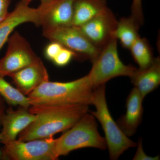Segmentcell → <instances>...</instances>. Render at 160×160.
<instances>
[{
  "mask_svg": "<svg viewBox=\"0 0 160 160\" xmlns=\"http://www.w3.org/2000/svg\"><path fill=\"white\" fill-rule=\"evenodd\" d=\"M143 100L140 92L135 88L127 97L126 113L121 116L117 122L127 136L133 135L142 122L144 110Z\"/></svg>",
  "mask_w": 160,
  "mask_h": 160,
  "instance_id": "5bb4252c",
  "label": "cell"
},
{
  "mask_svg": "<svg viewBox=\"0 0 160 160\" xmlns=\"http://www.w3.org/2000/svg\"><path fill=\"white\" fill-rule=\"evenodd\" d=\"M118 22L114 13L106 7L89 22L77 27L94 47L101 50L113 38Z\"/></svg>",
  "mask_w": 160,
  "mask_h": 160,
  "instance_id": "9c48e42d",
  "label": "cell"
},
{
  "mask_svg": "<svg viewBox=\"0 0 160 160\" xmlns=\"http://www.w3.org/2000/svg\"><path fill=\"white\" fill-rule=\"evenodd\" d=\"M132 17L142 26L144 23L142 0H132L131 6Z\"/></svg>",
  "mask_w": 160,
  "mask_h": 160,
  "instance_id": "7402d4cb",
  "label": "cell"
},
{
  "mask_svg": "<svg viewBox=\"0 0 160 160\" xmlns=\"http://www.w3.org/2000/svg\"><path fill=\"white\" fill-rule=\"evenodd\" d=\"M34 121L21 132L18 139L47 138L68 130L89 112V106H32Z\"/></svg>",
  "mask_w": 160,
  "mask_h": 160,
  "instance_id": "6da1fadb",
  "label": "cell"
},
{
  "mask_svg": "<svg viewBox=\"0 0 160 160\" xmlns=\"http://www.w3.org/2000/svg\"><path fill=\"white\" fill-rule=\"evenodd\" d=\"M94 88L88 75L71 82L43 83L27 96L30 106L92 105Z\"/></svg>",
  "mask_w": 160,
  "mask_h": 160,
  "instance_id": "7a4b0ae2",
  "label": "cell"
},
{
  "mask_svg": "<svg viewBox=\"0 0 160 160\" xmlns=\"http://www.w3.org/2000/svg\"><path fill=\"white\" fill-rule=\"evenodd\" d=\"M75 0H41L43 29L72 26Z\"/></svg>",
  "mask_w": 160,
  "mask_h": 160,
  "instance_id": "8fae6325",
  "label": "cell"
},
{
  "mask_svg": "<svg viewBox=\"0 0 160 160\" xmlns=\"http://www.w3.org/2000/svg\"><path fill=\"white\" fill-rule=\"evenodd\" d=\"M42 12L43 7L41 4L37 8H33L22 0L18 3L14 10L9 12L0 22V51L17 26L27 22L41 26Z\"/></svg>",
  "mask_w": 160,
  "mask_h": 160,
  "instance_id": "30bf717a",
  "label": "cell"
},
{
  "mask_svg": "<svg viewBox=\"0 0 160 160\" xmlns=\"http://www.w3.org/2000/svg\"><path fill=\"white\" fill-rule=\"evenodd\" d=\"M107 6L106 0H75L72 26L79 27L97 15Z\"/></svg>",
  "mask_w": 160,
  "mask_h": 160,
  "instance_id": "2e32d148",
  "label": "cell"
},
{
  "mask_svg": "<svg viewBox=\"0 0 160 160\" xmlns=\"http://www.w3.org/2000/svg\"><path fill=\"white\" fill-rule=\"evenodd\" d=\"M64 47L58 42L51 41L44 49V56L46 58L52 62Z\"/></svg>",
  "mask_w": 160,
  "mask_h": 160,
  "instance_id": "44dd1931",
  "label": "cell"
},
{
  "mask_svg": "<svg viewBox=\"0 0 160 160\" xmlns=\"http://www.w3.org/2000/svg\"><path fill=\"white\" fill-rule=\"evenodd\" d=\"M92 63V67L87 75L94 89L106 85L109 80L118 77L130 78L138 69L132 65H125L121 61L118 52V40L114 38L101 50Z\"/></svg>",
  "mask_w": 160,
  "mask_h": 160,
  "instance_id": "5b68a950",
  "label": "cell"
},
{
  "mask_svg": "<svg viewBox=\"0 0 160 160\" xmlns=\"http://www.w3.org/2000/svg\"><path fill=\"white\" fill-rule=\"evenodd\" d=\"M134 88L143 99L157 89L160 84V58H155L151 65L144 69H138L130 78Z\"/></svg>",
  "mask_w": 160,
  "mask_h": 160,
  "instance_id": "9a60e30c",
  "label": "cell"
},
{
  "mask_svg": "<svg viewBox=\"0 0 160 160\" xmlns=\"http://www.w3.org/2000/svg\"><path fill=\"white\" fill-rule=\"evenodd\" d=\"M86 148H107L105 138L100 135L95 118L88 112L74 126L56 138L55 155L59 158L72 151Z\"/></svg>",
  "mask_w": 160,
  "mask_h": 160,
  "instance_id": "3957f363",
  "label": "cell"
},
{
  "mask_svg": "<svg viewBox=\"0 0 160 160\" xmlns=\"http://www.w3.org/2000/svg\"><path fill=\"white\" fill-rule=\"evenodd\" d=\"M0 75V96L6 102L11 106H19L29 108L30 107L28 97L24 95L16 87L7 82Z\"/></svg>",
  "mask_w": 160,
  "mask_h": 160,
  "instance_id": "d6986e66",
  "label": "cell"
},
{
  "mask_svg": "<svg viewBox=\"0 0 160 160\" xmlns=\"http://www.w3.org/2000/svg\"><path fill=\"white\" fill-rule=\"evenodd\" d=\"M140 26L131 16L122 18L118 21L112 38L119 40L123 48L129 49L140 37L138 30Z\"/></svg>",
  "mask_w": 160,
  "mask_h": 160,
  "instance_id": "e0dca14e",
  "label": "cell"
},
{
  "mask_svg": "<svg viewBox=\"0 0 160 160\" xmlns=\"http://www.w3.org/2000/svg\"><path fill=\"white\" fill-rule=\"evenodd\" d=\"M92 105H94L96 110L89 112L102 125L110 159L118 160L126 150L137 146V143L121 130L110 114L106 102V85L95 88Z\"/></svg>",
  "mask_w": 160,
  "mask_h": 160,
  "instance_id": "277c9868",
  "label": "cell"
},
{
  "mask_svg": "<svg viewBox=\"0 0 160 160\" xmlns=\"http://www.w3.org/2000/svg\"><path fill=\"white\" fill-rule=\"evenodd\" d=\"M73 58H76L74 52L68 48L63 47L52 62L58 67H64L68 65Z\"/></svg>",
  "mask_w": 160,
  "mask_h": 160,
  "instance_id": "ffe728a7",
  "label": "cell"
},
{
  "mask_svg": "<svg viewBox=\"0 0 160 160\" xmlns=\"http://www.w3.org/2000/svg\"><path fill=\"white\" fill-rule=\"evenodd\" d=\"M6 102L5 100L0 96V127L1 126V119L6 109ZM0 160H2V149L0 148Z\"/></svg>",
  "mask_w": 160,
  "mask_h": 160,
  "instance_id": "d4e9b609",
  "label": "cell"
},
{
  "mask_svg": "<svg viewBox=\"0 0 160 160\" xmlns=\"http://www.w3.org/2000/svg\"><path fill=\"white\" fill-rule=\"evenodd\" d=\"M56 139L53 137L23 141L16 139L2 149V160H56Z\"/></svg>",
  "mask_w": 160,
  "mask_h": 160,
  "instance_id": "8992f818",
  "label": "cell"
},
{
  "mask_svg": "<svg viewBox=\"0 0 160 160\" xmlns=\"http://www.w3.org/2000/svg\"><path fill=\"white\" fill-rule=\"evenodd\" d=\"M24 2L26 3V4H28V5H29V3L31 2H32L33 0H22Z\"/></svg>",
  "mask_w": 160,
  "mask_h": 160,
  "instance_id": "484cf974",
  "label": "cell"
},
{
  "mask_svg": "<svg viewBox=\"0 0 160 160\" xmlns=\"http://www.w3.org/2000/svg\"><path fill=\"white\" fill-rule=\"evenodd\" d=\"M11 0H0V22L8 15Z\"/></svg>",
  "mask_w": 160,
  "mask_h": 160,
  "instance_id": "cb8c5ba5",
  "label": "cell"
},
{
  "mask_svg": "<svg viewBox=\"0 0 160 160\" xmlns=\"http://www.w3.org/2000/svg\"><path fill=\"white\" fill-rule=\"evenodd\" d=\"M7 42L6 55L0 59V75L2 76H9L40 59L28 41L18 32L9 37Z\"/></svg>",
  "mask_w": 160,
  "mask_h": 160,
  "instance_id": "ba28073f",
  "label": "cell"
},
{
  "mask_svg": "<svg viewBox=\"0 0 160 160\" xmlns=\"http://www.w3.org/2000/svg\"><path fill=\"white\" fill-rule=\"evenodd\" d=\"M137 149L133 157V160H158L160 159L159 155H157L155 157L149 156L145 153L143 149L142 140L140 138L138 141Z\"/></svg>",
  "mask_w": 160,
  "mask_h": 160,
  "instance_id": "603a6c76",
  "label": "cell"
},
{
  "mask_svg": "<svg viewBox=\"0 0 160 160\" xmlns=\"http://www.w3.org/2000/svg\"><path fill=\"white\" fill-rule=\"evenodd\" d=\"M43 36L58 42L73 52L76 59L89 60L92 62L99 54L101 50L94 47L77 27L65 26L43 29Z\"/></svg>",
  "mask_w": 160,
  "mask_h": 160,
  "instance_id": "52a82bcc",
  "label": "cell"
},
{
  "mask_svg": "<svg viewBox=\"0 0 160 160\" xmlns=\"http://www.w3.org/2000/svg\"><path fill=\"white\" fill-rule=\"evenodd\" d=\"M29 109L21 106L16 110L11 107L6 108L1 119L0 143L5 145L16 140L20 133L34 121L36 115Z\"/></svg>",
  "mask_w": 160,
  "mask_h": 160,
  "instance_id": "7c38bea8",
  "label": "cell"
},
{
  "mask_svg": "<svg viewBox=\"0 0 160 160\" xmlns=\"http://www.w3.org/2000/svg\"><path fill=\"white\" fill-rule=\"evenodd\" d=\"M16 88L26 96L43 83L49 81L46 67L40 58L38 61L9 74Z\"/></svg>",
  "mask_w": 160,
  "mask_h": 160,
  "instance_id": "4fadbf2b",
  "label": "cell"
},
{
  "mask_svg": "<svg viewBox=\"0 0 160 160\" xmlns=\"http://www.w3.org/2000/svg\"><path fill=\"white\" fill-rule=\"evenodd\" d=\"M139 69H144L151 65L155 59L151 46L145 38H138L129 49Z\"/></svg>",
  "mask_w": 160,
  "mask_h": 160,
  "instance_id": "ac0fdd59",
  "label": "cell"
}]
</instances>
